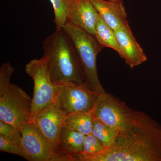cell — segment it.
<instances>
[{
  "label": "cell",
  "instance_id": "6da1fadb",
  "mask_svg": "<svg viewBox=\"0 0 161 161\" xmlns=\"http://www.w3.org/2000/svg\"><path fill=\"white\" fill-rule=\"evenodd\" d=\"M74 157L76 161H161V125L136 111L133 120L112 146L99 153Z\"/></svg>",
  "mask_w": 161,
  "mask_h": 161
},
{
  "label": "cell",
  "instance_id": "7a4b0ae2",
  "mask_svg": "<svg viewBox=\"0 0 161 161\" xmlns=\"http://www.w3.org/2000/svg\"><path fill=\"white\" fill-rule=\"evenodd\" d=\"M43 58L52 83H83L77 52L71 38L63 28L56 29L43 41Z\"/></svg>",
  "mask_w": 161,
  "mask_h": 161
},
{
  "label": "cell",
  "instance_id": "3957f363",
  "mask_svg": "<svg viewBox=\"0 0 161 161\" xmlns=\"http://www.w3.org/2000/svg\"><path fill=\"white\" fill-rule=\"evenodd\" d=\"M62 28L75 45L84 85L98 95L105 92L98 78L96 64L97 56L103 47L94 36L70 22L67 21Z\"/></svg>",
  "mask_w": 161,
  "mask_h": 161
},
{
  "label": "cell",
  "instance_id": "277c9868",
  "mask_svg": "<svg viewBox=\"0 0 161 161\" xmlns=\"http://www.w3.org/2000/svg\"><path fill=\"white\" fill-rule=\"evenodd\" d=\"M135 113L123 102L106 92L98 95L92 110L94 118L119 132L130 125Z\"/></svg>",
  "mask_w": 161,
  "mask_h": 161
},
{
  "label": "cell",
  "instance_id": "5b68a950",
  "mask_svg": "<svg viewBox=\"0 0 161 161\" xmlns=\"http://www.w3.org/2000/svg\"><path fill=\"white\" fill-rule=\"evenodd\" d=\"M31 110L32 98L16 85L0 95V120L19 128L30 121Z\"/></svg>",
  "mask_w": 161,
  "mask_h": 161
},
{
  "label": "cell",
  "instance_id": "8992f818",
  "mask_svg": "<svg viewBox=\"0 0 161 161\" xmlns=\"http://www.w3.org/2000/svg\"><path fill=\"white\" fill-rule=\"evenodd\" d=\"M25 159L29 161H70L57 153L34 122H28L19 128Z\"/></svg>",
  "mask_w": 161,
  "mask_h": 161
},
{
  "label": "cell",
  "instance_id": "52a82bcc",
  "mask_svg": "<svg viewBox=\"0 0 161 161\" xmlns=\"http://www.w3.org/2000/svg\"><path fill=\"white\" fill-rule=\"evenodd\" d=\"M25 71L34 82L31 113L29 121L33 122L38 113L51 102L56 89L52 83L46 61L43 57L31 60L26 65Z\"/></svg>",
  "mask_w": 161,
  "mask_h": 161
},
{
  "label": "cell",
  "instance_id": "ba28073f",
  "mask_svg": "<svg viewBox=\"0 0 161 161\" xmlns=\"http://www.w3.org/2000/svg\"><path fill=\"white\" fill-rule=\"evenodd\" d=\"M56 87L60 107L67 115L78 112H92L98 94L83 83L67 82Z\"/></svg>",
  "mask_w": 161,
  "mask_h": 161
},
{
  "label": "cell",
  "instance_id": "9c48e42d",
  "mask_svg": "<svg viewBox=\"0 0 161 161\" xmlns=\"http://www.w3.org/2000/svg\"><path fill=\"white\" fill-rule=\"evenodd\" d=\"M55 89L54 96L51 102L38 113L33 122L58 153V137L60 130L64 126L67 114L60 107L58 90L56 87Z\"/></svg>",
  "mask_w": 161,
  "mask_h": 161
},
{
  "label": "cell",
  "instance_id": "30bf717a",
  "mask_svg": "<svg viewBox=\"0 0 161 161\" xmlns=\"http://www.w3.org/2000/svg\"><path fill=\"white\" fill-rule=\"evenodd\" d=\"M98 14L90 0H68L67 21L94 36Z\"/></svg>",
  "mask_w": 161,
  "mask_h": 161
},
{
  "label": "cell",
  "instance_id": "8fae6325",
  "mask_svg": "<svg viewBox=\"0 0 161 161\" xmlns=\"http://www.w3.org/2000/svg\"><path fill=\"white\" fill-rule=\"evenodd\" d=\"M114 31L121 51V58L127 65L133 68L147 61V56L134 37L129 24Z\"/></svg>",
  "mask_w": 161,
  "mask_h": 161
},
{
  "label": "cell",
  "instance_id": "7c38bea8",
  "mask_svg": "<svg viewBox=\"0 0 161 161\" xmlns=\"http://www.w3.org/2000/svg\"><path fill=\"white\" fill-rule=\"evenodd\" d=\"M101 18L113 30L129 24L127 14L122 2L90 0Z\"/></svg>",
  "mask_w": 161,
  "mask_h": 161
},
{
  "label": "cell",
  "instance_id": "4fadbf2b",
  "mask_svg": "<svg viewBox=\"0 0 161 161\" xmlns=\"http://www.w3.org/2000/svg\"><path fill=\"white\" fill-rule=\"evenodd\" d=\"M85 135L64 126L58 137L57 149L60 155L68 158L70 161H76L74 157L83 151Z\"/></svg>",
  "mask_w": 161,
  "mask_h": 161
},
{
  "label": "cell",
  "instance_id": "5bb4252c",
  "mask_svg": "<svg viewBox=\"0 0 161 161\" xmlns=\"http://www.w3.org/2000/svg\"><path fill=\"white\" fill-rule=\"evenodd\" d=\"M94 36L104 47L112 48L121 57V51L114 31L105 23L99 14L95 25Z\"/></svg>",
  "mask_w": 161,
  "mask_h": 161
},
{
  "label": "cell",
  "instance_id": "9a60e30c",
  "mask_svg": "<svg viewBox=\"0 0 161 161\" xmlns=\"http://www.w3.org/2000/svg\"><path fill=\"white\" fill-rule=\"evenodd\" d=\"M93 119L92 111L70 113L67 115L64 125L87 135L92 133Z\"/></svg>",
  "mask_w": 161,
  "mask_h": 161
},
{
  "label": "cell",
  "instance_id": "2e32d148",
  "mask_svg": "<svg viewBox=\"0 0 161 161\" xmlns=\"http://www.w3.org/2000/svg\"><path fill=\"white\" fill-rule=\"evenodd\" d=\"M119 132L118 130L94 117L92 133L98 138L107 148L114 144Z\"/></svg>",
  "mask_w": 161,
  "mask_h": 161
},
{
  "label": "cell",
  "instance_id": "e0dca14e",
  "mask_svg": "<svg viewBox=\"0 0 161 161\" xmlns=\"http://www.w3.org/2000/svg\"><path fill=\"white\" fill-rule=\"evenodd\" d=\"M54 11L56 29H60L67 22L68 0H49Z\"/></svg>",
  "mask_w": 161,
  "mask_h": 161
},
{
  "label": "cell",
  "instance_id": "ac0fdd59",
  "mask_svg": "<svg viewBox=\"0 0 161 161\" xmlns=\"http://www.w3.org/2000/svg\"><path fill=\"white\" fill-rule=\"evenodd\" d=\"M107 149L106 146L98 138L91 133L85 136L83 151L80 154H96L104 151Z\"/></svg>",
  "mask_w": 161,
  "mask_h": 161
},
{
  "label": "cell",
  "instance_id": "d6986e66",
  "mask_svg": "<svg viewBox=\"0 0 161 161\" xmlns=\"http://www.w3.org/2000/svg\"><path fill=\"white\" fill-rule=\"evenodd\" d=\"M0 151L19 156L24 158H25L22 144L1 135Z\"/></svg>",
  "mask_w": 161,
  "mask_h": 161
},
{
  "label": "cell",
  "instance_id": "ffe728a7",
  "mask_svg": "<svg viewBox=\"0 0 161 161\" xmlns=\"http://www.w3.org/2000/svg\"><path fill=\"white\" fill-rule=\"evenodd\" d=\"M14 69L9 62L3 63L0 68V95L6 92L10 85V78Z\"/></svg>",
  "mask_w": 161,
  "mask_h": 161
},
{
  "label": "cell",
  "instance_id": "44dd1931",
  "mask_svg": "<svg viewBox=\"0 0 161 161\" xmlns=\"http://www.w3.org/2000/svg\"><path fill=\"white\" fill-rule=\"evenodd\" d=\"M0 135L21 143V133L19 128L0 120Z\"/></svg>",
  "mask_w": 161,
  "mask_h": 161
},
{
  "label": "cell",
  "instance_id": "7402d4cb",
  "mask_svg": "<svg viewBox=\"0 0 161 161\" xmlns=\"http://www.w3.org/2000/svg\"><path fill=\"white\" fill-rule=\"evenodd\" d=\"M109 1H115V2H122V0H109Z\"/></svg>",
  "mask_w": 161,
  "mask_h": 161
}]
</instances>
